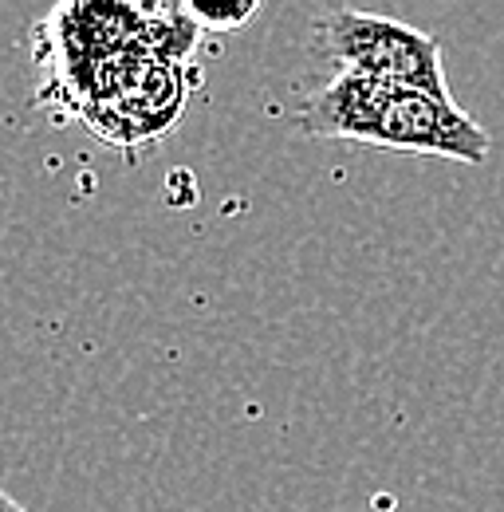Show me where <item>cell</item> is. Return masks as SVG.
<instances>
[{
    "instance_id": "cell-3",
    "label": "cell",
    "mask_w": 504,
    "mask_h": 512,
    "mask_svg": "<svg viewBox=\"0 0 504 512\" xmlns=\"http://www.w3.org/2000/svg\"><path fill=\"white\" fill-rule=\"evenodd\" d=\"M264 0H182V12L205 32H237L260 16Z\"/></svg>"
},
{
    "instance_id": "cell-2",
    "label": "cell",
    "mask_w": 504,
    "mask_h": 512,
    "mask_svg": "<svg viewBox=\"0 0 504 512\" xmlns=\"http://www.w3.org/2000/svg\"><path fill=\"white\" fill-rule=\"evenodd\" d=\"M367 142L398 154L449 158L461 166H481L489 158V134L469 111L453 103V95L402 83H390Z\"/></svg>"
},
{
    "instance_id": "cell-4",
    "label": "cell",
    "mask_w": 504,
    "mask_h": 512,
    "mask_svg": "<svg viewBox=\"0 0 504 512\" xmlns=\"http://www.w3.org/2000/svg\"><path fill=\"white\" fill-rule=\"evenodd\" d=\"M115 4H119V0H115ZM126 8H134V12H154L158 0H126Z\"/></svg>"
},
{
    "instance_id": "cell-1",
    "label": "cell",
    "mask_w": 504,
    "mask_h": 512,
    "mask_svg": "<svg viewBox=\"0 0 504 512\" xmlns=\"http://www.w3.org/2000/svg\"><path fill=\"white\" fill-rule=\"evenodd\" d=\"M315 52L335 67L378 75L402 87H426L449 95L441 40L418 32L394 16H378L363 8H335L315 20Z\"/></svg>"
},
{
    "instance_id": "cell-5",
    "label": "cell",
    "mask_w": 504,
    "mask_h": 512,
    "mask_svg": "<svg viewBox=\"0 0 504 512\" xmlns=\"http://www.w3.org/2000/svg\"><path fill=\"white\" fill-rule=\"evenodd\" d=\"M0 509H24V505H20V501H16V497H8V493H4V489H0Z\"/></svg>"
}]
</instances>
